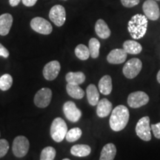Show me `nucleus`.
<instances>
[{"instance_id": "obj_1", "label": "nucleus", "mask_w": 160, "mask_h": 160, "mask_svg": "<svg viewBox=\"0 0 160 160\" xmlns=\"http://www.w3.org/2000/svg\"><path fill=\"white\" fill-rule=\"evenodd\" d=\"M129 111L125 106L118 105L112 111L109 124L113 131H120L127 126L129 121Z\"/></svg>"}, {"instance_id": "obj_2", "label": "nucleus", "mask_w": 160, "mask_h": 160, "mask_svg": "<svg viewBox=\"0 0 160 160\" xmlns=\"http://www.w3.org/2000/svg\"><path fill=\"white\" fill-rule=\"evenodd\" d=\"M148 18L145 15L136 14L132 17L128 24V29L131 37L139 39L145 35L148 29Z\"/></svg>"}, {"instance_id": "obj_3", "label": "nucleus", "mask_w": 160, "mask_h": 160, "mask_svg": "<svg viewBox=\"0 0 160 160\" xmlns=\"http://www.w3.org/2000/svg\"><path fill=\"white\" fill-rule=\"evenodd\" d=\"M68 132V126L65 120L60 117L53 119L51 126V136L57 142H61L65 138Z\"/></svg>"}, {"instance_id": "obj_4", "label": "nucleus", "mask_w": 160, "mask_h": 160, "mask_svg": "<svg viewBox=\"0 0 160 160\" xmlns=\"http://www.w3.org/2000/svg\"><path fill=\"white\" fill-rule=\"evenodd\" d=\"M151 128L150 125V118L144 117L141 118L136 125V133L143 141L148 142L151 139Z\"/></svg>"}, {"instance_id": "obj_5", "label": "nucleus", "mask_w": 160, "mask_h": 160, "mask_svg": "<svg viewBox=\"0 0 160 160\" xmlns=\"http://www.w3.org/2000/svg\"><path fill=\"white\" fill-rule=\"evenodd\" d=\"M142 68V63L141 60L137 58H133L125 64L122 72L126 78L131 79L139 74Z\"/></svg>"}, {"instance_id": "obj_6", "label": "nucleus", "mask_w": 160, "mask_h": 160, "mask_svg": "<svg viewBox=\"0 0 160 160\" xmlns=\"http://www.w3.org/2000/svg\"><path fill=\"white\" fill-rule=\"evenodd\" d=\"M30 143L28 139L24 136H19L13 140V153L15 157L21 158L25 157L29 151Z\"/></svg>"}, {"instance_id": "obj_7", "label": "nucleus", "mask_w": 160, "mask_h": 160, "mask_svg": "<svg viewBox=\"0 0 160 160\" xmlns=\"http://www.w3.org/2000/svg\"><path fill=\"white\" fill-rule=\"evenodd\" d=\"M148 95L143 91L133 92L128 97V104L132 108H139L148 103Z\"/></svg>"}, {"instance_id": "obj_8", "label": "nucleus", "mask_w": 160, "mask_h": 160, "mask_svg": "<svg viewBox=\"0 0 160 160\" xmlns=\"http://www.w3.org/2000/svg\"><path fill=\"white\" fill-rule=\"evenodd\" d=\"M31 27L33 31L44 35H48L53 31L51 24L42 17H35L31 21Z\"/></svg>"}, {"instance_id": "obj_9", "label": "nucleus", "mask_w": 160, "mask_h": 160, "mask_svg": "<svg viewBox=\"0 0 160 160\" xmlns=\"http://www.w3.org/2000/svg\"><path fill=\"white\" fill-rule=\"evenodd\" d=\"M49 18L56 25L61 27L65 22L66 11L65 8L60 5H57L51 8L49 13Z\"/></svg>"}, {"instance_id": "obj_10", "label": "nucleus", "mask_w": 160, "mask_h": 160, "mask_svg": "<svg viewBox=\"0 0 160 160\" xmlns=\"http://www.w3.org/2000/svg\"><path fill=\"white\" fill-rule=\"evenodd\" d=\"M52 99V91L50 88H44L40 89L36 93L34 97V103L36 106L40 108L48 107L51 103Z\"/></svg>"}, {"instance_id": "obj_11", "label": "nucleus", "mask_w": 160, "mask_h": 160, "mask_svg": "<svg viewBox=\"0 0 160 160\" xmlns=\"http://www.w3.org/2000/svg\"><path fill=\"white\" fill-rule=\"evenodd\" d=\"M63 112L69 121L77 122L82 117V111L78 108L73 102H66L63 105Z\"/></svg>"}, {"instance_id": "obj_12", "label": "nucleus", "mask_w": 160, "mask_h": 160, "mask_svg": "<svg viewBox=\"0 0 160 160\" xmlns=\"http://www.w3.org/2000/svg\"><path fill=\"white\" fill-rule=\"evenodd\" d=\"M142 9L145 17L152 21H156L160 17L159 6L154 0H146L143 4Z\"/></svg>"}, {"instance_id": "obj_13", "label": "nucleus", "mask_w": 160, "mask_h": 160, "mask_svg": "<svg viewBox=\"0 0 160 160\" xmlns=\"http://www.w3.org/2000/svg\"><path fill=\"white\" fill-rule=\"evenodd\" d=\"M61 66L60 63L57 60H53L46 64L43 69V76L45 79L52 81L54 80L59 75Z\"/></svg>"}, {"instance_id": "obj_14", "label": "nucleus", "mask_w": 160, "mask_h": 160, "mask_svg": "<svg viewBox=\"0 0 160 160\" xmlns=\"http://www.w3.org/2000/svg\"><path fill=\"white\" fill-rule=\"evenodd\" d=\"M128 53H126L124 49L116 48L112 50L107 57V61L109 63L113 65H119L125 62L127 59Z\"/></svg>"}, {"instance_id": "obj_15", "label": "nucleus", "mask_w": 160, "mask_h": 160, "mask_svg": "<svg viewBox=\"0 0 160 160\" xmlns=\"http://www.w3.org/2000/svg\"><path fill=\"white\" fill-rule=\"evenodd\" d=\"M13 24V17L10 13L0 16V35L6 36L9 33Z\"/></svg>"}, {"instance_id": "obj_16", "label": "nucleus", "mask_w": 160, "mask_h": 160, "mask_svg": "<svg viewBox=\"0 0 160 160\" xmlns=\"http://www.w3.org/2000/svg\"><path fill=\"white\" fill-rule=\"evenodd\" d=\"M112 103L107 99H102L97 104V113L98 117L104 118L108 117L111 112L112 111Z\"/></svg>"}, {"instance_id": "obj_17", "label": "nucleus", "mask_w": 160, "mask_h": 160, "mask_svg": "<svg viewBox=\"0 0 160 160\" xmlns=\"http://www.w3.org/2000/svg\"><path fill=\"white\" fill-rule=\"evenodd\" d=\"M95 31L98 37L103 39L109 38L111 33L109 27L103 19L97 20L95 25Z\"/></svg>"}, {"instance_id": "obj_18", "label": "nucleus", "mask_w": 160, "mask_h": 160, "mask_svg": "<svg viewBox=\"0 0 160 160\" xmlns=\"http://www.w3.org/2000/svg\"><path fill=\"white\" fill-rule=\"evenodd\" d=\"M117 154V148L113 143L106 144L101 151L99 160H113Z\"/></svg>"}, {"instance_id": "obj_19", "label": "nucleus", "mask_w": 160, "mask_h": 160, "mask_svg": "<svg viewBox=\"0 0 160 160\" xmlns=\"http://www.w3.org/2000/svg\"><path fill=\"white\" fill-rule=\"evenodd\" d=\"M86 93H87L88 101L90 105L92 106L97 105L99 100V93L97 88L93 84H91L88 86Z\"/></svg>"}, {"instance_id": "obj_20", "label": "nucleus", "mask_w": 160, "mask_h": 160, "mask_svg": "<svg viewBox=\"0 0 160 160\" xmlns=\"http://www.w3.org/2000/svg\"><path fill=\"white\" fill-rule=\"evenodd\" d=\"M112 79L109 75H105L100 79L99 82V89L101 93L109 95L112 91Z\"/></svg>"}, {"instance_id": "obj_21", "label": "nucleus", "mask_w": 160, "mask_h": 160, "mask_svg": "<svg viewBox=\"0 0 160 160\" xmlns=\"http://www.w3.org/2000/svg\"><path fill=\"white\" fill-rule=\"evenodd\" d=\"M123 49L129 54H139L142 51V47L137 42L133 40H127L123 43Z\"/></svg>"}, {"instance_id": "obj_22", "label": "nucleus", "mask_w": 160, "mask_h": 160, "mask_svg": "<svg viewBox=\"0 0 160 160\" xmlns=\"http://www.w3.org/2000/svg\"><path fill=\"white\" fill-rule=\"evenodd\" d=\"M91 152V147L88 145H75L71 149V154L78 157H88Z\"/></svg>"}, {"instance_id": "obj_23", "label": "nucleus", "mask_w": 160, "mask_h": 160, "mask_svg": "<svg viewBox=\"0 0 160 160\" xmlns=\"http://www.w3.org/2000/svg\"><path fill=\"white\" fill-rule=\"evenodd\" d=\"M68 83L73 85H80L85 81V75L82 72H69L65 77Z\"/></svg>"}, {"instance_id": "obj_24", "label": "nucleus", "mask_w": 160, "mask_h": 160, "mask_svg": "<svg viewBox=\"0 0 160 160\" xmlns=\"http://www.w3.org/2000/svg\"><path fill=\"white\" fill-rule=\"evenodd\" d=\"M66 91H67L68 94L73 99H82L85 96V92H84L83 89L81 88L78 85L68 83L67 86H66Z\"/></svg>"}, {"instance_id": "obj_25", "label": "nucleus", "mask_w": 160, "mask_h": 160, "mask_svg": "<svg viewBox=\"0 0 160 160\" xmlns=\"http://www.w3.org/2000/svg\"><path fill=\"white\" fill-rule=\"evenodd\" d=\"M88 49L90 51V56L93 59H97L99 55L100 42L96 38H91L88 43Z\"/></svg>"}, {"instance_id": "obj_26", "label": "nucleus", "mask_w": 160, "mask_h": 160, "mask_svg": "<svg viewBox=\"0 0 160 160\" xmlns=\"http://www.w3.org/2000/svg\"><path fill=\"white\" fill-rule=\"evenodd\" d=\"M75 54L78 59L80 60H87L90 57V51L88 48L85 45L80 44L77 45L75 48Z\"/></svg>"}, {"instance_id": "obj_27", "label": "nucleus", "mask_w": 160, "mask_h": 160, "mask_svg": "<svg viewBox=\"0 0 160 160\" xmlns=\"http://www.w3.org/2000/svg\"><path fill=\"white\" fill-rule=\"evenodd\" d=\"M82 131L79 128H73L70 131H68L65 139L69 142H73L79 139V138L82 137Z\"/></svg>"}, {"instance_id": "obj_28", "label": "nucleus", "mask_w": 160, "mask_h": 160, "mask_svg": "<svg viewBox=\"0 0 160 160\" xmlns=\"http://www.w3.org/2000/svg\"><path fill=\"white\" fill-rule=\"evenodd\" d=\"M13 84V78L8 73H5L0 77V89L5 91L11 88Z\"/></svg>"}, {"instance_id": "obj_29", "label": "nucleus", "mask_w": 160, "mask_h": 160, "mask_svg": "<svg viewBox=\"0 0 160 160\" xmlns=\"http://www.w3.org/2000/svg\"><path fill=\"white\" fill-rule=\"evenodd\" d=\"M57 152L53 147H46L41 152L40 160H53Z\"/></svg>"}, {"instance_id": "obj_30", "label": "nucleus", "mask_w": 160, "mask_h": 160, "mask_svg": "<svg viewBox=\"0 0 160 160\" xmlns=\"http://www.w3.org/2000/svg\"><path fill=\"white\" fill-rule=\"evenodd\" d=\"M9 150V143L6 139H0V158L5 157Z\"/></svg>"}, {"instance_id": "obj_31", "label": "nucleus", "mask_w": 160, "mask_h": 160, "mask_svg": "<svg viewBox=\"0 0 160 160\" xmlns=\"http://www.w3.org/2000/svg\"><path fill=\"white\" fill-rule=\"evenodd\" d=\"M140 0H121V2L124 7L133 8L139 3Z\"/></svg>"}, {"instance_id": "obj_32", "label": "nucleus", "mask_w": 160, "mask_h": 160, "mask_svg": "<svg viewBox=\"0 0 160 160\" xmlns=\"http://www.w3.org/2000/svg\"><path fill=\"white\" fill-rule=\"evenodd\" d=\"M151 128L154 137L157 138V139H160V122L151 125Z\"/></svg>"}, {"instance_id": "obj_33", "label": "nucleus", "mask_w": 160, "mask_h": 160, "mask_svg": "<svg viewBox=\"0 0 160 160\" xmlns=\"http://www.w3.org/2000/svg\"><path fill=\"white\" fill-rule=\"evenodd\" d=\"M0 57L4 58H8L9 57V51L1 43H0Z\"/></svg>"}, {"instance_id": "obj_34", "label": "nucleus", "mask_w": 160, "mask_h": 160, "mask_svg": "<svg viewBox=\"0 0 160 160\" xmlns=\"http://www.w3.org/2000/svg\"><path fill=\"white\" fill-rule=\"evenodd\" d=\"M24 5L27 6V7H32L37 3V0H22Z\"/></svg>"}, {"instance_id": "obj_35", "label": "nucleus", "mask_w": 160, "mask_h": 160, "mask_svg": "<svg viewBox=\"0 0 160 160\" xmlns=\"http://www.w3.org/2000/svg\"><path fill=\"white\" fill-rule=\"evenodd\" d=\"M21 0H9V3L12 7H15L19 5Z\"/></svg>"}, {"instance_id": "obj_36", "label": "nucleus", "mask_w": 160, "mask_h": 160, "mask_svg": "<svg viewBox=\"0 0 160 160\" xmlns=\"http://www.w3.org/2000/svg\"><path fill=\"white\" fill-rule=\"evenodd\" d=\"M157 78V81H158V82H159V83L160 84V70L159 71V72H158Z\"/></svg>"}, {"instance_id": "obj_37", "label": "nucleus", "mask_w": 160, "mask_h": 160, "mask_svg": "<svg viewBox=\"0 0 160 160\" xmlns=\"http://www.w3.org/2000/svg\"><path fill=\"white\" fill-rule=\"evenodd\" d=\"M62 160H71V159H64Z\"/></svg>"}]
</instances>
